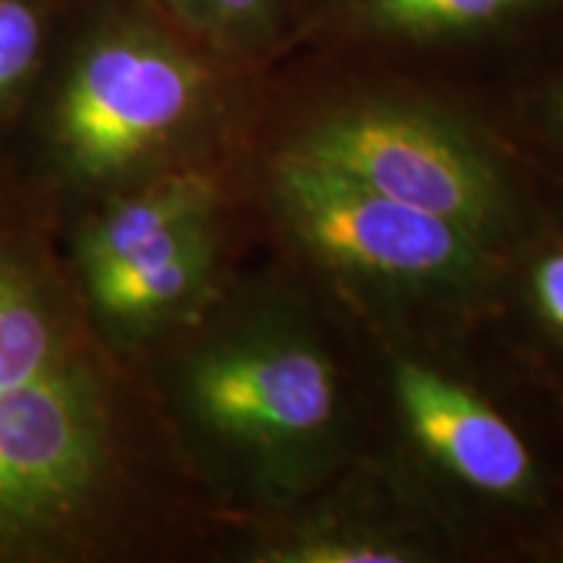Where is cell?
I'll return each mask as SVG.
<instances>
[{"label": "cell", "mask_w": 563, "mask_h": 563, "mask_svg": "<svg viewBox=\"0 0 563 563\" xmlns=\"http://www.w3.org/2000/svg\"><path fill=\"white\" fill-rule=\"evenodd\" d=\"M540 0H340L352 32L397 42L464 40L509 24Z\"/></svg>", "instance_id": "obj_8"}, {"label": "cell", "mask_w": 563, "mask_h": 563, "mask_svg": "<svg viewBox=\"0 0 563 563\" xmlns=\"http://www.w3.org/2000/svg\"><path fill=\"white\" fill-rule=\"evenodd\" d=\"M258 563H410L420 561L418 545L363 525H308L302 530L264 540L251 551Z\"/></svg>", "instance_id": "obj_11"}, {"label": "cell", "mask_w": 563, "mask_h": 563, "mask_svg": "<svg viewBox=\"0 0 563 563\" xmlns=\"http://www.w3.org/2000/svg\"><path fill=\"white\" fill-rule=\"evenodd\" d=\"M530 298L540 319L563 336V249L545 253L532 266Z\"/></svg>", "instance_id": "obj_12"}, {"label": "cell", "mask_w": 563, "mask_h": 563, "mask_svg": "<svg viewBox=\"0 0 563 563\" xmlns=\"http://www.w3.org/2000/svg\"><path fill=\"white\" fill-rule=\"evenodd\" d=\"M285 152L460 224L485 245L509 224L504 175L475 133L431 104L371 97L302 125Z\"/></svg>", "instance_id": "obj_6"}, {"label": "cell", "mask_w": 563, "mask_h": 563, "mask_svg": "<svg viewBox=\"0 0 563 563\" xmlns=\"http://www.w3.org/2000/svg\"><path fill=\"white\" fill-rule=\"evenodd\" d=\"M245 76L141 0H68L3 150L68 217L157 175L224 167Z\"/></svg>", "instance_id": "obj_2"}, {"label": "cell", "mask_w": 563, "mask_h": 563, "mask_svg": "<svg viewBox=\"0 0 563 563\" xmlns=\"http://www.w3.org/2000/svg\"><path fill=\"white\" fill-rule=\"evenodd\" d=\"M167 24L228 66L256 70L285 32L282 0H141Z\"/></svg>", "instance_id": "obj_9"}, {"label": "cell", "mask_w": 563, "mask_h": 563, "mask_svg": "<svg viewBox=\"0 0 563 563\" xmlns=\"http://www.w3.org/2000/svg\"><path fill=\"white\" fill-rule=\"evenodd\" d=\"M391 394L405 431L454 483L496 501H525L534 490L527 441L470 386L402 357L391 368Z\"/></svg>", "instance_id": "obj_7"}, {"label": "cell", "mask_w": 563, "mask_h": 563, "mask_svg": "<svg viewBox=\"0 0 563 563\" xmlns=\"http://www.w3.org/2000/svg\"><path fill=\"white\" fill-rule=\"evenodd\" d=\"M150 352H162L159 365L141 368L207 490L287 504L340 456V376L313 329L290 311H228L217 300Z\"/></svg>", "instance_id": "obj_3"}, {"label": "cell", "mask_w": 563, "mask_h": 563, "mask_svg": "<svg viewBox=\"0 0 563 563\" xmlns=\"http://www.w3.org/2000/svg\"><path fill=\"white\" fill-rule=\"evenodd\" d=\"M555 110H559V118L563 123V84L559 87V95H555Z\"/></svg>", "instance_id": "obj_13"}, {"label": "cell", "mask_w": 563, "mask_h": 563, "mask_svg": "<svg viewBox=\"0 0 563 563\" xmlns=\"http://www.w3.org/2000/svg\"><path fill=\"white\" fill-rule=\"evenodd\" d=\"M266 196L287 238L344 285L384 300L464 298L485 282L490 245L460 224L282 152Z\"/></svg>", "instance_id": "obj_5"}, {"label": "cell", "mask_w": 563, "mask_h": 563, "mask_svg": "<svg viewBox=\"0 0 563 563\" xmlns=\"http://www.w3.org/2000/svg\"><path fill=\"white\" fill-rule=\"evenodd\" d=\"M68 0H0V150L24 115Z\"/></svg>", "instance_id": "obj_10"}, {"label": "cell", "mask_w": 563, "mask_h": 563, "mask_svg": "<svg viewBox=\"0 0 563 563\" xmlns=\"http://www.w3.org/2000/svg\"><path fill=\"white\" fill-rule=\"evenodd\" d=\"M170 475L199 481L146 371L97 332L58 199L0 150V563L150 553Z\"/></svg>", "instance_id": "obj_1"}, {"label": "cell", "mask_w": 563, "mask_h": 563, "mask_svg": "<svg viewBox=\"0 0 563 563\" xmlns=\"http://www.w3.org/2000/svg\"><path fill=\"white\" fill-rule=\"evenodd\" d=\"M224 167L141 180L66 217V249L104 342L139 361L222 298Z\"/></svg>", "instance_id": "obj_4"}]
</instances>
